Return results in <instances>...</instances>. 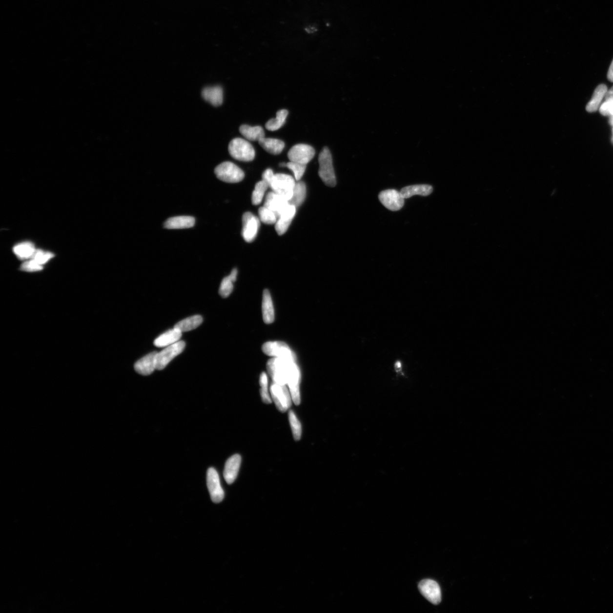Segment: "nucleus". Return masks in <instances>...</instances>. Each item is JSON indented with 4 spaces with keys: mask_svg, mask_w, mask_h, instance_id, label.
Segmentation results:
<instances>
[{
    "mask_svg": "<svg viewBox=\"0 0 613 613\" xmlns=\"http://www.w3.org/2000/svg\"><path fill=\"white\" fill-rule=\"evenodd\" d=\"M295 361L290 359L274 357L268 361L267 369L273 382L288 386L292 402L299 405L301 403V372Z\"/></svg>",
    "mask_w": 613,
    "mask_h": 613,
    "instance_id": "nucleus-1",
    "label": "nucleus"
},
{
    "mask_svg": "<svg viewBox=\"0 0 613 613\" xmlns=\"http://www.w3.org/2000/svg\"><path fill=\"white\" fill-rule=\"evenodd\" d=\"M319 175L327 186L334 187L336 179L333 165L331 153L328 147H324L319 156Z\"/></svg>",
    "mask_w": 613,
    "mask_h": 613,
    "instance_id": "nucleus-2",
    "label": "nucleus"
},
{
    "mask_svg": "<svg viewBox=\"0 0 613 613\" xmlns=\"http://www.w3.org/2000/svg\"><path fill=\"white\" fill-rule=\"evenodd\" d=\"M228 151L233 159L239 161L249 162L255 158V150L252 145L242 138L233 139L229 143Z\"/></svg>",
    "mask_w": 613,
    "mask_h": 613,
    "instance_id": "nucleus-3",
    "label": "nucleus"
},
{
    "mask_svg": "<svg viewBox=\"0 0 613 613\" xmlns=\"http://www.w3.org/2000/svg\"><path fill=\"white\" fill-rule=\"evenodd\" d=\"M214 172L218 179L227 183H239L245 176L241 168L229 162L221 163L216 167Z\"/></svg>",
    "mask_w": 613,
    "mask_h": 613,
    "instance_id": "nucleus-4",
    "label": "nucleus"
},
{
    "mask_svg": "<svg viewBox=\"0 0 613 613\" xmlns=\"http://www.w3.org/2000/svg\"><path fill=\"white\" fill-rule=\"evenodd\" d=\"M297 181L292 176L286 174H275L274 178L270 188L274 192L279 194L288 202L293 194Z\"/></svg>",
    "mask_w": 613,
    "mask_h": 613,
    "instance_id": "nucleus-5",
    "label": "nucleus"
},
{
    "mask_svg": "<svg viewBox=\"0 0 613 613\" xmlns=\"http://www.w3.org/2000/svg\"><path fill=\"white\" fill-rule=\"evenodd\" d=\"M271 398L277 408L281 412H285L290 409L292 404V397L286 385H280L273 382L270 387Z\"/></svg>",
    "mask_w": 613,
    "mask_h": 613,
    "instance_id": "nucleus-6",
    "label": "nucleus"
},
{
    "mask_svg": "<svg viewBox=\"0 0 613 613\" xmlns=\"http://www.w3.org/2000/svg\"><path fill=\"white\" fill-rule=\"evenodd\" d=\"M184 347H185V343L183 341H180L170 345L165 349L158 353L156 357L157 370H162L174 358L183 352Z\"/></svg>",
    "mask_w": 613,
    "mask_h": 613,
    "instance_id": "nucleus-7",
    "label": "nucleus"
},
{
    "mask_svg": "<svg viewBox=\"0 0 613 613\" xmlns=\"http://www.w3.org/2000/svg\"><path fill=\"white\" fill-rule=\"evenodd\" d=\"M314 148L307 144L295 145L288 152V158L290 162L306 165L315 156Z\"/></svg>",
    "mask_w": 613,
    "mask_h": 613,
    "instance_id": "nucleus-8",
    "label": "nucleus"
},
{
    "mask_svg": "<svg viewBox=\"0 0 613 613\" xmlns=\"http://www.w3.org/2000/svg\"><path fill=\"white\" fill-rule=\"evenodd\" d=\"M378 197L382 204L392 211L401 210L405 204V198L399 191L395 189L382 191Z\"/></svg>",
    "mask_w": 613,
    "mask_h": 613,
    "instance_id": "nucleus-9",
    "label": "nucleus"
},
{
    "mask_svg": "<svg viewBox=\"0 0 613 613\" xmlns=\"http://www.w3.org/2000/svg\"><path fill=\"white\" fill-rule=\"evenodd\" d=\"M207 485L212 501L215 503L222 502L224 499L225 492L221 487L218 473L214 468L208 470Z\"/></svg>",
    "mask_w": 613,
    "mask_h": 613,
    "instance_id": "nucleus-10",
    "label": "nucleus"
},
{
    "mask_svg": "<svg viewBox=\"0 0 613 613\" xmlns=\"http://www.w3.org/2000/svg\"><path fill=\"white\" fill-rule=\"evenodd\" d=\"M242 236L245 241L251 243L256 238L260 225V219L251 212H247L243 216Z\"/></svg>",
    "mask_w": 613,
    "mask_h": 613,
    "instance_id": "nucleus-11",
    "label": "nucleus"
},
{
    "mask_svg": "<svg viewBox=\"0 0 613 613\" xmlns=\"http://www.w3.org/2000/svg\"><path fill=\"white\" fill-rule=\"evenodd\" d=\"M262 350L267 356L295 361L294 354L290 348L283 342H267L263 345Z\"/></svg>",
    "mask_w": 613,
    "mask_h": 613,
    "instance_id": "nucleus-12",
    "label": "nucleus"
},
{
    "mask_svg": "<svg viewBox=\"0 0 613 613\" xmlns=\"http://www.w3.org/2000/svg\"><path fill=\"white\" fill-rule=\"evenodd\" d=\"M419 589L423 596L431 603L438 605L441 601V592L438 584L432 580L426 579L421 581Z\"/></svg>",
    "mask_w": 613,
    "mask_h": 613,
    "instance_id": "nucleus-13",
    "label": "nucleus"
},
{
    "mask_svg": "<svg viewBox=\"0 0 613 613\" xmlns=\"http://www.w3.org/2000/svg\"><path fill=\"white\" fill-rule=\"evenodd\" d=\"M158 352L153 351L136 362L134 368L138 373L149 375L156 369V357Z\"/></svg>",
    "mask_w": 613,
    "mask_h": 613,
    "instance_id": "nucleus-14",
    "label": "nucleus"
},
{
    "mask_svg": "<svg viewBox=\"0 0 613 613\" xmlns=\"http://www.w3.org/2000/svg\"><path fill=\"white\" fill-rule=\"evenodd\" d=\"M242 458L238 454L230 457L226 462L224 470V478L228 485L235 482L238 476Z\"/></svg>",
    "mask_w": 613,
    "mask_h": 613,
    "instance_id": "nucleus-15",
    "label": "nucleus"
},
{
    "mask_svg": "<svg viewBox=\"0 0 613 613\" xmlns=\"http://www.w3.org/2000/svg\"><path fill=\"white\" fill-rule=\"evenodd\" d=\"M288 204V202L274 191L268 193L265 201L264 206L270 209L279 217L282 211Z\"/></svg>",
    "mask_w": 613,
    "mask_h": 613,
    "instance_id": "nucleus-16",
    "label": "nucleus"
},
{
    "mask_svg": "<svg viewBox=\"0 0 613 613\" xmlns=\"http://www.w3.org/2000/svg\"><path fill=\"white\" fill-rule=\"evenodd\" d=\"M204 99L214 106H219L224 102V90L221 86L206 87L202 92Z\"/></svg>",
    "mask_w": 613,
    "mask_h": 613,
    "instance_id": "nucleus-17",
    "label": "nucleus"
},
{
    "mask_svg": "<svg viewBox=\"0 0 613 613\" xmlns=\"http://www.w3.org/2000/svg\"><path fill=\"white\" fill-rule=\"evenodd\" d=\"M195 222V218L190 216H179L168 219L163 226L169 229L189 228L193 227Z\"/></svg>",
    "mask_w": 613,
    "mask_h": 613,
    "instance_id": "nucleus-18",
    "label": "nucleus"
},
{
    "mask_svg": "<svg viewBox=\"0 0 613 613\" xmlns=\"http://www.w3.org/2000/svg\"><path fill=\"white\" fill-rule=\"evenodd\" d=\"M433 190V187L429 184H414L403 187L400 192L405 199H408L415 195L423 197L429 196Z\"/></svg>",
    "mask_w": 613,
    "mask_h": 613,
    "instance_id": "nucleus-19",
    "label": "nucleus"
},
{
    "mask_svg": "<svg viewBox=\"0 0 613 613\" xmlns=\"http://www.w3.org/2000/svg\"><path fill=\"white\" fill-rule=\"evenodd\" d=\"M182 336V332L179 329L175 328L168 330L162 334L154 341V345L157 347H168L177 342Z\"/></svg>",
    "mask_w": 613,
    "mask_h": 613,
    "instance_id": "nucleus-20",
    "label": "nucleus"
},
{
    "mask_svg": "<svg viewBox=\"0 0 613 613\" xmlns=\"http://www.w3.org/2000/svg\"><path fill=\"white\" fill-rule=\"evenodd\" d=\"M608 92L607 85L601 84L595 89L593 96L590 102L587 104L586 110L589 113H593L600 107L602 100L604 98L606 93Z\"/></svg>",
    "mask_w": 613,
    "mask_h": 613,
    "instance_id": "nucleus-21",
    "label": "nucleus"
},
{
    "mask_svg": "<svg viewBox=\"0 0 613 613\" xmlns=\"http://www.w3.org/2000/svg\"><path fill=\"white\" fill-rule=\"evenodd\" d=\"M265 150L272 155H279L284 150L285 143L279 139L263 138L259 141Z\"/></svg>",
    "mask_w": 613,
    "mask_h": 613,
    "instance_id": "nucleus-22",
    "label": "nucleus"
},
{
    "mask_svg": "<svg viewBox=\"0 0 613 613\" xmlns=\"http://www.w3.org/2000/svg\"><path fill=\"white\" fill-rule=\"evenodd\" d=\"M262 310L264 322L266 324L273 323L274 310L270 292L267 290H265L263 292Z\"/></svg>",
    "mask_w": 613,
    "mask_h": 613,
    "instance_id": "nucleus-23",
    "label": "nucleus"
},
{
    "mask_svg": "<svg viewBox=\"0 0 613 613\" xmlns=\"http://www.w3.org/2000/svg\"><path fill=\"white\" fill-rule=\"evenodd\" d=\"M36 250L33 244L30 242L19 243L13 248V252L16 256L22 260L31 259Z\"/></svg>",
    "mask_w": 613,
    "mask_h": 613,
    "instance_id": "nucleus-24",
    "label": "nucleus"
},
{
    "mask_svg": "<svg viewBox=\"0 0 613 613\" xmlns=\"http://www.w3.org/2000/svg\"><path fill=\"white\" fill-rule=\"evenodd\" d=\"M240 132L247 140L252 142L259 141L265 138V132L262 127L250 126L244 124L240 127Z\"/></svg>",
    "mask_w": 613,
    "mask_h": 613,
    "instance_id": "nucleus-25",
    "label": "nucleus"
},
{
    "mask_svg": "<svg viewBox=\"0 0 613 613\" xmlns=\"http://www.w3.org/2000/svg\"><path fill=\"white\" fill-rule=\"evenodd\" d=\"M306 184L302 181H297L292 196L288 201L289 204L293 205L297 208L300 206L306 199Z\"/></svg>",
    "mask_w": 613,
    "mask_h": 613,
    "instance_id": "nucleus-26",
    "label": "nucleus"
},
{
    "mask_svg": "<svg viewBox=\"0 0 613 613\" xmlns=\"http://www.w3.org/2000/svg\"><path fill=\"white\" fill-rule=\"evenodd\" d=\"M203 322V317L200 315H195L177 323L175 326V328L179 329L181 332H188L197 328Z\"/></svg>",
    "mask_w": 613,
    "mask_h": 613,
    "instance_id": "nucleus-27",
    "label": "nucleus"
},
{
    "mask_svg": "<svg viewBox=\"0 0 613 613\" xmlns=\"http://www.w3.org/2000/svg\"><path fill=\"white\" fill-rule=\"evenodd\" d=\"M237 275H238V270L233 269L231 274L222 280L219 291V294L222 298H227L231 294L233 288V284L236 280Z\"/></svg>",
    "mask_w": 613,
    "mask_h": 613,
    "instance_id": "nucleus-28",
    "label": "nucleus"
},
{
    "mask_svg": "<svg viewBox=\"0 0 613 613\" xmlns=\"http://www.w3.org/2000/svg\"><path fill=\"white\" fill-rule=\"evenodd\" d=\"M288 114V111L285 109L279 110L277 113L276 118L271 119L267 122L266 127L267 130L275 131L279 130L284 126Z\"/></svg>",
    "mask_w": 613,
    "mask_h": 613,
    "instance_id": "nucleus-29",
    "label": "nucleus"
},
{
    "mask_svg": "<svg viewBox=\"0 0 613 613\" xmlns=\"http://www.w3.org/2000/svg\"><path fill=\"white\" fill-rule=\"evenodd\" d=\"M268 184L264 180L258 182L255 186L252 196V203L253 205H259L263 200L265 193L267 188Z\"/></svg>",
    "mask_w": 613,
    "mask_h": 613,
    "instance_id": "nucleus-30",
    "label": "nucleus"
},
{
    "mask_svg": "<svg viewBox=\"0 0 613 613\" xmlns=\"http://www.w3.org/2000/svg\"><path fill=\"white\" fill-rule=\"evenodd\" d=\"M259 215L260 220L265 224H276L278 220L276 213L264 205L259 208Z\"/></svg>",
    "mask_w": 613,
    "mask_h": 613,
    "instance_id": "nucleus-31",
    "label": "nucleus"
},
{
    "mask_svg": "<svg viewBox=\"0 0 613 613\" xmlns=\"http://www.w3.org/2000/svg\"><path fill=\"white\" fill-rule=\"evenodd\" d=\"M288 419L291 427L292 434L295 441L300 440L302 435V426L298 418L293 411L290 410L288 413Z\"/></svg>",
    "mask_w": 613,
    "mask_h": 613,
    "instance_id": "nucleus-32",
    "label": "nucleus"
},
{
    "mask_svg": "<svg viewBox=\"0 0 613 613\" xmlns=\"http://www.w3.org/2000/svg\"><path fill=\"white\" fill-rule=\"evenodd\" d=\"M280 166H286L289 169H290L294 173L296 181H299L301 180L303 176L304 175L306 165L290 162L287 163H282Z\"/></svg>",
    "mask_w": 613,
    "mask_h": 613,
    "instance_id": "nucleus-33",
    "label": "nucleus"
},
{
    "mask_svg": "<svg viewBox=\"0 0 613 613\" xmlns=\"http://www.w3.org/2000/svg\"><path fill=\"white\" fill-rule=\"evenodd\" d=\"M260 384L261 386L260 393L263 401L266 404H270L271 399L268 391V380L267 375L263 372L260 375Z\"/></svg>",
    "mask_w": 613,
    "mask_h": 613,
    "instance_id": "nucleus-34",
    "label": "nucleus"
},
{
    "mask_svg": "<svg viewBox=\"0 0 613 613\" xmlns=\"http://www.w3.org/2000/svg\"><path fill=\"white\" fill-rule=\"evenodd\" d=\"M54 257V254L50 252L44 251L43 250H36L34 255L31 259L36 261L37 263L43 266L46 264L48 261H50Z\"/></svg>",
    "mask_w": 613,
    "mask_h": 613,
    "instance_id": "nucleus-35",
    "label": "nucleus"
},
{
    "mask_svg": "<svg viewBox=\"0 0 613 613\" xmlns=\"http://www.w3.org/2000/svg\"><path fill=\"white\" fill-rule=\"evenodd\" d=\"M43 266L36 262L32 259L27 260L20 266V270L26 272H36L43 269Z\"/></svg>",
    "mask_w": 613,
    "mask_h": 613,
    "instance_id": "nucleus-36",
    "label": "nucleus"
},
{
    "mask_svg": "<svg viewBox=\"0 0 613 613\" xmlns=\"http://www.w3.org/2000/svg\"><path fill=\"white\" fill-rule=\"evenodd\" d=\"M292 221L284 220L280 218L278 219L276 224H275V229L279 235H283L287 232V229L291 224Z\"/></svg>",
    "mask_w": 613,
    "mask_h": 613,
    "instance_id": "nucleus-37",
    "label": "nucleus"
},
{
    "mask_svg": "<svg viewBox=\"0 0 613 613\" xmlns=\"http://www.w3.org/2000/svg\"><path fill=\"white\" fill-rule=\"evenodd\" d=\"M275 174L273 170L267 169L263 174V180L270 187L274 178Z\"/></svg>",
    "mask_w": 613,
    "mask_h": 613,
    "instance_id": "nucleus-38",
    "label": "nucleus"
},
{
    "mask_svg": "<svg viewBox=\"0 0 613 613\" xmlns=\"http://www.w3.org/2000/svg\"><path fill=\"white\" fill-rule=\"evenodd\" d=\"M612 101H606V102L602 104L600 107V112L604 116H611L610 110L612 106Z\"/></svg>",
    "mask_w": 613,
    "mask_h": 613,
    "instance_id": "nucleus-39",
    "label": "nucleus"
},
{
    "mask_svg": "<svg viewBox=\"0 0 613 613\" xmlns=\"http://www.w3.org/2000/svg\"><path fill=\"white\" fill-rule=\"evenodd\" d=\"M605 101H613V86L611 89L608 90L605 96Z\"/></svg>",
    "mask_w": 613,
    "mask_h": 613,
    "instance_id": "nucleus-40",
    "label": "nucleus"
},
{
    "mask_svg": "<svg viewBox=\"0 0 613 613\" xmlns=\"http://www.w3.org/2000/svg\"><path fill=\"white\" fill-rule=\"evenodd\" d=\"M608 79L612 82H613V60L612 62L610 68H609L608 73Z\"/></svg>",
    "mask_w": 613,
    "mask_h": 613,
    "instance_id": "nucleus-41",
    "label": "nucleus"
}]
</instances>
